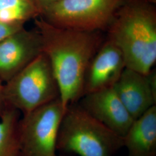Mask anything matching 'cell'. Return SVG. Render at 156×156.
<instances>
[{"instance_id": "6da1fadb", "label": "cell", "mask_w": 156, "mask_h": 156, "mask_svg": "<svg viewBox=\"0 0 156 156\" xmlns=\"http://www.w3.org/2000/svg\"><path fill=\"white\" fill-rule=\"evenodd\" d=\"M34 23L41 36L42 53L50 62L60 98L66 108L82 97L86 68L105 38L102 32L61 28L41 17Z\"/></svg>"}, {"instance_id": "7a4b0ae2", "label": "cell", "mask_w": 156, "mask_h": 156, "mask_svg": "<svg viewBox=\"0 0 156 156\" xmlns=\"http://www.w3.org/2000/svg\"><path fill=\"white\" fill-rule=\"evenodd\" d=\"M126 68L148 74L156 62V0H126L106 31Z\"/></svg>"}, {"instance_id": "3957f363", "label": "cell", "mask_w": 156, "mask_h": 156, "mask_svg": "<svg viewBox=\"0 0 156 156\" xmlns=\"http://www.w3.org/2000/svg\"><path fill=\"white\" fill-rule=\"evenodd\" d=\"M124 147L123 137L92 117L78 102L67 106L56 149L80 156H113Z\"/></svg>"}, {"instance_id": "277c9868", "label": "cell", "mask_w": 156, "mask_h": 156, "mask_svg": "<svg viewBox=\"0 0 156 156\" xmlns=\"http://www.w3.org/2000/svg\"><path fill=\"white\" fill-rule=\"evenodd\" d=\"M8 104L25 115L60 97L50 62L42 53L4 83Z\"/></svg>"}, {"instance_id": "5b68a950", "label": "cell", "mask_w": 156, "mask_h": 156, "mask_svg": "<svg viewBox=\"0 0 156 156\" xmlns=\"http://www.w3.org/2000/svg\"><path fill=\"white\" fill-rule=\"evenodd\" d=\"M126 0H57L41 16L56 27L85 31H106Z\"/></svg>"}, {"instance_id": "8992f818", "label": "cell", "mask_w": 156, "mask_h": 156, "mask_svg": "<svg viewBox=\"0 0 156 156\" xmlns=\"http://www.w3.org/2000/svg\"><path fill=\"white\" fill-rule=\"evenodd\" d=\"M66 108L60 97L20 117V156H56L58 129Z\"/></svg>"}, {"instance_id": "52a82bcc", "label": "cell", "mask_w": 156, "mask_h": 156, "mask_svg": "<svg viewBox=\"0 0 156 156\" xmlns=\"http://www.w3.org/2000/svg\"><path fill=\"white\" fill-rule=\"evenodd\" d=\"M42 53L39 32L25 27L0 42V80L5 83Z\"/></svg>"}, {"instance_id": "ba28073f", "label": "cell", "mask_w": 156, "mask_h": 156, "mask_svg": "<svg viewBox=\"0 0 156 156\" xmlns=\"http://www.w3.org/2000/svg\"><path fill=\"white\" fill-rule=\"evenodd\" d=\"M112 87L134 120L156 105V73L152 70L144 74L126 67Z\"/></svg>"}, {"instance_id": "9c48e42d", "label": "cell", "mask_w": 156, "mask_h": 156, "mask_svg": "<svg viewBox=\"0 0 156 156\" xmlns=\"http://www.w3.org/2000/svg\"><path fill=\"white\" fill-rule=\"evenodd\" d=\"M78 102L92 117L122 137L135 120L112 87L84 95Z\"/></svg>"}, {"instance_id": "30bf717a", "label": "cell", "mask_w": 156, "mask_h": 156, "mask_svg": "<svg viewBox=\"0 0 156 156\" xmlns=\"http://www.w3.org/2000/svg\"><path fill=\"white\" fill-rule=\"evenodd\" d=\"M126 67L122 51L106 38L86 68L83 78V96L112 87Z\"/></svg>"}, {"instance_id": "8fae6325", "label": "cell", "mask_w": 156, "mask_h": 156, "mask_svg": "<svg viewBox=\"0 0 156 156\" xmlns=\"http://www.w3.org/2000/svg\"><path fill=\"white\" fill-rule=\"evenodd\" d=\"M123 139L128 156H156V105L134 120Z\"/></svg>"}, {"instance_id": "7c38bea8", "label": "cell", "mask_w": 156, "mask_h": 156, "mask_svg": "<svg viewBox=\"0 0 156 156\" xmlns=\"http://www.w3.org/2000/svg\"><path fill=\"white\" fill-rule=\"evenodd\" d=\"M20 112L10 106L0 117V156H20L19 123Z\"/></svg>"}, {"instance_id": "4fadbf2b", "label": "cell", "mask_w": 156, "mask_h": 156, "mask_svg": "<svg viewBox=\"0 0 156 156\" xmlns=\"http://www.w3.org/2000/svg\"><path fill=\"white\" fill-rule=\"evenodd\" d=\"M41 16V10L35 0H0V20L25 23Z\"/></svg>"}, {"instance_id": "5bb4252c", "label": "cell", "mask_w": 156, "mask_h": 156, "mask_svg": "<svg viewBox=\"0 0 156 156\" xmlns=\"http://www.w3.org/2000/svg\"><path fill=\"white\" fill-rule=\"evenodd\" d=\"M24 27V24L0 20V42Z\"/></svg>"}, {"instance_id": "9a60e30c", "label": "cell", "mask_w": 156, "mask_h": 156, "mask_svg": "<svg viewBox=\"0 0 156 156\" xmlns=\"http://www.w3.org/2000/svg\"><path fill=\"white\" fill-rule=\"evenodd\" d=\"M10 106L6 100L4 94V83L0 80V117Z\"/></svg>"}, {"instance_id": "2e32d148", "label": "cell", "mask_w": 156, "mask_h": 156, "mask_svg": "<svg viewBox=\"0 0 156 156\" xmlns=\"http://www.w3.org/2000/svg\"><path fill=\"white\" fill-rule=\"evenodd\" d=\"M37 2V5L39 6V9L41 10V14L42 11L46 8L48 6L53 4V2H56L57 0H35Z\"/></svg>"}, {"instance_id": "e0dca14e", "label": "cell", "mask_w": 156, "mask_h": 156, "mask_svg": "<svg viewBox=\"0 0 156 156\" xmlns=\"http://www.w3.org/2000/svg\"></svg>"}]
</instances>
